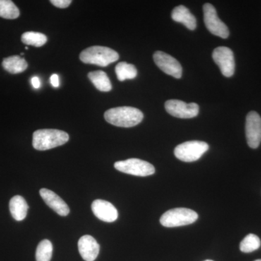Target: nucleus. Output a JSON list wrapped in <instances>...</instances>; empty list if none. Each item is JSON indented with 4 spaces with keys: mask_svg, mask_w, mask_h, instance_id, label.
Listing matches in <instances>:
<instances>
[{
    "mask_svg": "<svg viewBox=\"0 0 261 261\" xmlns=\"http://www.w3.org/2000/svg\"><path fill=\"white\" fill-rule=\"evenodd\" d=\"M51 85L54 87H59V76L57 74H53L50 78Z\"/></svg>",
    "mask_w": 261,
    "mask_h": 261,
    "instance_id": "393cba45",
    "label": "nucleus"
},
{
    "mask_svg": "<svg viewBox=\"0 0 261 261\" xmlns=\"http://www.w3.org/2000/svg\"><path fill=\"white\" fill-rule=\"evenodd\" d=\"M53 244L48 240L41 241L38 245L36 251L37 261H50L53 256Z\"/></svg>",
    "mask_w": 261,
    "mask_h": 261,
    "instance_id": "4be33fe9",
    "label": "nucleus"
},
{
    "mask_svg": "<svg viewBox=\"0 0 261 261\" xmlns=\"http://www.w3.org/2000/svg\"><path fill=\"white\" fill-rule=\"evenodd\" d=\"M92 210L97 219L105 222H114L118 219V211L112 203L108 201L94 200L92 204Z\"/></svg>",
    "mask_w": 261,
    "mask_h": 261,
    "instance_id": "f8f14e48",
    "label": "nucleus"
},
{
    "mask_svg": "<svg viewBox=\"0 0 261 261\" xmlns=\"http://www.w3.org/2000/svg\"><path fill=\"white\" fill-rule=\"evenodd\" d=\"M2 65L6 71L12 74L22 73L28 68V63L27 61L19 56L4 58Z\"/></svg>",
    "mask_w": 261,
    "mask_h": 261,
    "instance_id": "f3484780",
    "label": "nucleus"
},
{
    "mask_svg": "<svg viewBox=\"0 0 261 261\" xmlns=\"http://www.w3.org/2000/svg\"><path fill=\"white\" fill-rule=\"evenodd\" d=\"M79 251L85 261H94L99 252V245L90 235H84L79 240Z\"/></svg>",
    "mask_w": 261,
    "mask_h": 261,
    "instance_id": "4468645a",
    "label": "nucleus"
},
{
    "mask_svg": "<svg viewBox=\"0 0 261 261\" xmlns=\"http://www.w3.org/2000/svg\"><path fill=\"white\" fill-rule=\"evenodd\" d=\"M50 3L57 8H66L72 3L71 0H51Z\"/></svg>",
    "mask_w": 261,
    "mask_h": 261,
    "instance_id": "b1692460",
    "label": "nucleus"
},
{
    "mask_svg": "<svg viewBox=\"0 0 261 261\" xmlns=\"http://www.w3.org/2000/svg\"><path fill=\"white\" fill-rule=\"evenodd\" d=\"M255 261H261V259H258V260H255Z\"/></svg>",
    "mask_w": 261,
    "mask_h": 261,
    "instance_id": "bb28decb",
    "label": "nucleus"
},
{
    "mask_svg": "<svg viewBox=\"0 0 261 261\" xmlns=\"http://www.w3.org/2000/svg\"><path fill=\"white\" fill-rule=\"evenodd\" d=\"M117 78L120 82L126 80H133L137 75V70L135 65L121 62L116 66Z\"/></svg>",
    "mask_w": 261,
    "mask_h": 261,
    "instance_id": "6ab92c4d",
    "label": "nucleus"
},
{
    "mask_svg": "<svg viewBox=\"0 0 261 261\" xmlns=\"http://www.w3.org/2000/svg\"><path fill=\"white\" fill-rule=\"evenodd\" d=\"M245 134L249 147L252 149L257 148L261 142V118L255 111L247 114Z\"/></svg>",
    "mask_w": 261,
    "mask_h": 261,
    "instance_id": "9d476101",
    "label": "nucleus"
},
{
    "mask_svg": "<svg viewBox=\"0 0 261 261\" xmlns=\"http://www.w3.org/2000/svg\"><path fill=\"white\" fill-rule=\"evenodd\" d=\"M213 59L219 65L224 76H232L234 73L235 61L232 50L226 47L216 48L213 51Z\"/></svg>",
    "mask_w": 261,
    "mask_h": 261,
    "instance_id": "1a4fd4ad",
    "label": "nucleus"
},
{
    "mask_svg": "<svg viewBox=\"0 0 261 261\" xmlns=\"http://www.w3.org/2000/svg\"><path fill=\"white\" fill-rule=\"evenodd\" d=\"M209 149V145L202 141H189L178 145L174 149V154L184 162H194L203 155Z\"/></svg>",
    "mask_w": 261,
    "mask_h": 261,
    "instance_id": "39448f33",
    "label": "nucleus"
},
{
    "mask_svg": "<svg viewBox=\"0 0 261 261\" xmlns=\"http://www.w3.org/2000/svg\"><path fill=\"white\" fill-rule=\"evenodd\" d=\"M32 84L34 88L39 89L41 87L40 80L37 76L33 77L32 79Z\"/></svg>",
    "mask_w": 261,
    "mask_h": 261,
    "instance_id": "a878e982",
    "label": "nucleus"
},
{
    "mask_svg": "<svg viewBox=\"0 0 261 261\" xmlns=\"http://www.w3.org/2000/svg\"><path fill=\"white\" fill-rule=\"evenodd\" d=\"M153 59L155 64L166 74L171 75L176 79H180L182 75V68L179 62L172 56L157 51L154 53Z\"/></svg>",
    "mask_w": 261,
    "mask_h": 261,
    "instance_id": "9b49d317",
    "label": "nucleus"
},
{
    "mask_svg": "<svg viewBox=\"0 0 261 261\" xmlns=\"http://www.w3.org/2000/svg\"><path fill=\"white\" fill-rule=\"evenodd\" d=\"M21 41L27 45L40 47L47 42V37L42 33L27 32L22 35Z\"/></svg>",
    "mask_w": 261,
    "mask_h": 261,
    "instance_id": "aec40b11",
    "label": "nucleus"
},
{
    "mask_svg": "<svg viewBox=\"0 0 261 261\" xmlns=\"http://www.w3.org/2000/svg\"><path fill=\"white\" fill-rule=\"evenodd\" d=\"M81 61L87 64L106 67L119 59V55L111 48L102 46H92L81 53Z\"/></svg>",
    "mask_w": 261,
    "mask_h": 261,
    "instance_id": "7ed1b4c3",
    "label": "nucleus"
},
{
    "mask_svg": "<svg viewBox=\"0 0 261 261\" xmlns=\"http://www.w3.org/2000/svg\"><path fill=\"white\" fill-rule=\"evenodd\" d=\"M114 167L122 173L142 177L151 176L155 172V169L152 164L147 161L137 159L118 161L115 163Z\"/></svg>",
    "mask_w": 261,
    "mask_h": 261,
    "instance_id": "423d86ee",
    "label": "nucleus"
},
{
    "mask_svg": "<svg viewBox=\"0 0 261 261\" xmlns=\"http://www.w3.org/2000/svg\"><path fill=\"white\" fill-rule=\"evenodd\" d=\"M9 207L12 216L16 221H23L27 217L29 205L21 196H14L10 201Z\"/></svg>",
    "mask_w": 261,
    "mask_h": 261,
    "instance_id": "dca6fc26",
    "label": "nucleus"
},
{
    "mask_svg": "<svg viewBox=\"0 0 261 261\" xmlns=\"http://www.w3.org/2000/svg\"><path fill=\"white\" fill-rule=\"evenodd\" d=\"M171 18L174 21L183 23L190 30H195L197 27L195 17L190 13L188 8L184 5H179L173 10Z\"/></svg>",
    "mask_w": 261,
    "mask_h": 261,
    "instance_id": "2eb2a0df",
    "label": "nucleus"
},
{
    "mask_svg": "<svg viewBox=\"0 0 261 261\" xmlns=\"http://www.w3.org/2000/svg\"><path fill=\"white\" fill-rule=\"evenodd\" d=\"M20 11L13 2L10 0H0V17L5 19L18 18Z\"/></svg>",
    "mask_w": 261,
    "mask_h": 261,
    "instance_id": "412c9836",
    "label": "nucleus"
},
{
    "mask_svg": "<svg viewBox=\"0 0 261 261\" xmlns=\"http://www.w3.org/2000/svg\"><path fill=\"white\" fill-rule=\"evenodd\" d=\"M69 140V135L63 130L39 129L33 134L32 145L34 149L44 151L65 145Z\"/></svg>",
    "mask_w": 261,
    "mask_h": 261,
    "instance_id": "f03ea898",
    "label": "nucleus"
},
{
    "mask_svg": "<svg viewBox=\"0 0 261 261\" xmlns=\"http://www.w3.org/2000/svg\"><path fill=\"white\" fill-rule=\"evenodd\" d=\"M198 219V214L191 209L185 207L171 209L166 211L160 219L165 227H178L195 223Z\"/></svg>",
    "mask_w": 261,
    "mask_h": 261,
    "instance_id": "20e7f679",
    "label": "nucleus"
},
{
    "mask_svg": "<svg viewBox=\"0 0 261 261\" xmlns=\"http://www.w3.org/2000/svg\"><path fill=\"white\" fill-rule=\"evenodd\" d=\"M205 261H214V260H206Z\"/></svg>",
    "mask_w": 261,
    "mask_h": 261,
    "instance_id": "cd10ccee",
    "label": "nucleus"
},
{
    "mask_svg": "<svg viewBox=\"0 0 261 261\" xmlns=\"http://www.w3.org/2000/svg\"><path fill=\"white\" fill-rule=\"evenodd\" d=\"M39 194L44 202L57 214L61 216H66L69 214V207L66 202L54 192L42 188L39 191Z\"/></svg>",
    "mask_w": 261,
    "mask_h": 261,
    "instance_id": "ddd939ff",
    "label": "nucleus"
},
{
    "mask_svg": "<svg viewBox=\"0 0 261 261\" xmlns=\"http://www.w3.org/2000/svg\"><path fill=\"white\" fill-rule=\"evenodd\" d=\"M261 242L257 235L250 233L247 235L240 245V250L245 253L255 251L260 247Z\"/></svg>",
    "mask_w": 261,
    "mask_h": 261,
    "instance_id": "5701e85b",
    "label": "nucleus"
},
{
    "mask_svg": "<svg viewBox=\"0 0 261 261\" xmlns=\"http://www.w3.org/2000/svg\"><path fill=\"white\" fill-rule=\"evenodd\" d=\"M89 80L94 84V87L101 92H110L112 89L111 81L106 72L102 70H96L90 72L88 74Z\"/></svg>",
    "mask_w": 261,
    "mask_h": 261,
    "instance_id": "a211bd4d",
    "label": "nucleus"
},
{
    "mask_svg": "<svg viewBox=\"0 0 261 261\" xmlns=\"http://www.w3.org/2000/svg\"><path fill=\"white\" fill-rule=\"evenodd\" d=\"M166 111L172 116L178 118H195L199 113V106L192 102L187 104L178 99H170L165 103Z\"/></svg>",
    "mask_w": 261,
    "mask_h": 261,
    "instance_id": "6e6552de",
    "label": "nucleus"
},
{
    "mask_svg": "<svg viewBox=\"0 0 261 261\" xmlns=\"http://www.w3.org/2000/svg\"><path fill=\"white\" fill-rule=\"evenodd\" d=\"M204 22L207 30L214 34L226 39L229 36V30L227 25L221 21V19L218 17L216 8L210 3H206L203 6Z\"/></svg>",
    "mask_w": 261,
    "mask_h": 261,
    "instance_id": "0eeeda50",
    "label": "nucleus"
},
{
    "mask_svg": "<svg viewBox=\"0 0 261 261\" xmlns=\"http://www.w3.org/2000/svg\"><path fill=\"white\" fill-rule=\"evenodd\" d=\"M105 118L113 126L130 128L137 126L143 120L142 111L133 107L111 108L105 113Z\"/></svg>",
    "mask_w": 261,
    "mask_h": 261,
    "instance_id": "f257e3e1",
    "label": "nucleus"
}]
</instances>
